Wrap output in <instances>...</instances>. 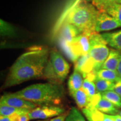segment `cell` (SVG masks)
Masks as SVG:
<instances>
[{"label": "cell", "instance_id": "obj_2", "mask_svg": "<svg viewBox=\"0 0 121 121\" xmlns=\"http://www.w3.org/2000/svg\"><path fill=\"white\" fill-rule=\"evenodd\" d=\"M13 94L37 105H56L60 104L65 91L61 85L49 82L31 85Z\"/></svg>", "mask_w": 121, "mask_h": 121}, {"label": "cell", "instance_id": "obj_6", "mask_svg": "<svg viewBox=\"0 0 121 121\" xmlns=\"http://www.w3.org/2000/svg\"><path fill=\"white\" fill-rule=\"evenodd\" d=\"M94 32L81 33L69 43L72 52L78 60L80 57L89 53L90 49V37Z\"/></svg>", "mask_w": 121, "mask_h": 121}, {"label": "cell", "instance_id": "obj_22", "mask_svg": "<svg viewBox=\"0 0 121 121\" xmlns=\"http://www.w3.org/2000/svg\"><path fill=\"white\" fill-rule=\"evenodd\" d=\"M107 13L112 17L114 18L121 24V4L119 3H116L110 6H109L106 10Z\"/></svg>", "mask_w": 121, "mask_h": 121}, {"label": "cell", "instance_id": "obj_19", "mask_svg": "<svg viewBox=\"0 0 121 121\" xmlns=\"http://www.w3.org/2000/svg\"><path fill=\"white\" fill-rule=\"evenodd\" d=\"M96 76L97 78L108 80L114 82L121 80V77L117 71H113L107 69H100L96 72Z\"/></svg>", "mask_w": 121, "mask_h": 121}, {"label": "cell", "instance_id": "obj_17", "mask_svg": "<svg viewBox=\"0 0 121 121\" xmlns=\"http://www.w3.org/2000/svg\"><path fill=\"white\" fill-rule=\"evenodd\" d=\"M81 73L74 69V71L68 81V87L69 91V93L79 90L82 88L84 79Z\"/></svg>", "mask_w": 121, "mask_h": 121}, {"label": "cell", "instance_id": "obj_12", "mask_svg": "<svg viewBox=\"0 0 121 121\" xmlns=\"http://www.w3.org/2000/svg\"><path fill=\"white\" fill-rule=\"evenodd\" d=\"M60 39L70 43L81 33L78 29L69 22H65L60 26Z\"/></svg>", "mask_w": 121, "mask_h": 121}, {"label": "cell", "instance_id": "obj_33", "mask_svg": "<svg viewBox=\"0 0 121 121\" xmlns=\"http://www.w3.org/2000/svg\"><path fill=\"white\" fill-rule=\"evenodd\" d=\"M93 0H76L75 2L73 3V4H78V3L80 2H91Z\"/></svg>", "mask_w": 121, "mask_h": 121}, {"label": "cell", "instance_id": "obj_9", "mask_svg": "<svg viewBox=\"0 0 121 121\" xmlns=\"http://www.w3.org/2000/svg\"><path fill=\"white\" fill-rule=\"evenodd\" d=\"M121 26V24L107 13H100L96 19L95 31L99 33L101 31H109Z\"/></svg>", "mask_w": 121, "mask_h": 121}, {"label": "cell", "instance_id": "obj_18", "mask_svg": "<svg viewBox=\"0 0 121 121\" xmlns=\"http://www.w3.org/2000/svg\"><path fill=\"white\" fill-rule=\"evenodd\" d=\"M30 109L23 108H17L10 106L0 104V114L1 116H10L13 115L28 114L30 112Z\"/></svg>", "mask_w": 121, "mask_h": 121}, {"label": "cell", "instance_id": "obj_20", "mask_svg": "<svg viewBox=\"0 0 121 121\" xmlns=\"http://www.w3.org/2000/svg\"><path fill=\"white\" fill-rule=\"evenodd\" d=\"M94 83L96 87V93H102L107 91L112 90L114 87V82L108 80H105L96 78L95 80Z\"/></svg>", "mask_w": 121, "mask_h": 121}, {"label": "cell", "instance_id": "obj_10", "mask_svg": "<svg viewBox=\"0 0 121 121\" xmlns=\"http://www.w3.org/2000/svg\"><path fill=\"white\" fill-rule=\"evenodd\" d=\"M0 104L30 110H32L37 107V105L35 104L22 98L17 97L13 94H5L2 95L0 100Z\"/></svg>", "mask_w": 121, "mask_h": 121}, {"label": "cell", "instance_id": "obj_11", "mask_svg": "<svg viewBox=\"0 0 121 121\" xmlns=\"http://www.w3.org/2000/svg\"><path fill=\"white\" fill-rule=\"evenodd\" d=\"M75 69L80 72L84 78L89 73L95 72L94 63L89 54L78 58L75 62Z\"/></svg>", "mask_w": 121, "mask_h": 121}, {"label": "cell", "instance_id": "obj_21", "mask_svg": "<svg viewBox=\"0 0 121 121\" xmlns=\"http://www.w3.org/2000/svg\"><path fill=\"white\" fill-rule=\"evenodd\" d=\"M102 97L109 101L117 108H121V97L113 90L107 91L101 93Z\"/></svg>", "mask_w": 121, "mask_h": 121}, {"label": "cell", "instance_id": "obj_14", "mask_svg": "<svg viewBox=\"0 0 121 121\" xmlns=\"http://www.w3.org/2000/svg\"><path fill=\"white\" fill-rule=\"evenodd\" d=\"M121 56V52L116 49H110L108 58L101 69L117 71L118 65Z\"/></svg>", "mask_w": 121, "mask_h": 121}, {"label": "cell", "instance_id": "obj_7", "mask_svg": "<svg viewBox=\"0 0 121 121\" xmlns=\"http://www.w3.org/2000/svg\"><path fill=\"white\" fill-rule=\"evenodd\" d=\"M65 112V109L56 105H42L30 110L28 116L30 120L45 119L58 116Z\"/></svg>", "mask_w": 121, "mask_h": 121}, {"label": "cell", "instance_id": "obj_1", "mask_svg": "<svg viewBox=\"0 0 121 121\" xmlns=\"http://www.w3.org/2000/svg\"><path fill=\"white\" fill-rule=\"evenodd\" d=\"M49 54L48 48L43 47L30 48L12 65L3 87L7 88L30 80L43 78Z\"/></svg>", "mask_w": 121, "mask_h": 121}, {"label": "cell", "instance_id": "obj_23", "mask_svg": "<svg viewBox=\"0 0 121 121\" xmlns=\"http://www.w3.org/2000/svg\"><path fill=\"white\" fill-rule=\"evenodd\" d=\"M119 1V0H93L91 3L100 13H105L109 6Z\"/></svg>", "mask_w": 121, "mask_h": 121}, {"label": "cell", "instance_id": "obj_30", "mask_svg": "<svg viewBox=\"0 0 121 121\" xmlns=\"http://www.w3.org/2000/svg\"><path fill=\"white\" fill-rule=\"evenodd\" d=\"M30 119L28 114H23L20 116V117L17 121H29Z\"/></svg>", "mask_w": 121, "mask_h": 121}, {"label": "cell", "instance_id": "obj_36", "mask_svg": "<svg viewBox=\"0 0 121 121\" xmlns=\"http://www.w3.org/2000/svg\"><path fill=\"white\" fill-rule=\"evenodd\" d=\"M47 121V120H44V121Z\"/></svg>", "mask_w": 121, "mask_h": 121}, {"label": "cell", "instance_id": "obj_13", "mask_svg": "<svg viewBox=\"0 0 121 121\" xmlns=\"http://www.w3.org/2000/svg\"><path fill=\"white\" fill-rule=\"evenodd\" d=\"M82 111L88 121H115L111 115L101 112L94 108H84Z\"/></svg>", "mask_w": 121, "mask_h": 121}, {"label": "cell", "instance_id": "obj_27", "mask_svg": "<svg viewBox=\"0 0 121 121\" xmlns=\"http://www.w3.org/2000/svg\"><path fill=\"white\" fill-rule=\"evenodd\" d=\"M20 116L21 115L15 114L10 116H1L0 117V121H17L19 119Z\"/></svg>", "mask_w": 121, "mask_h": 121}, {"label": "cell", "instance_id": "obj_25", "mask_svg": "<svg viewBox=\"0 0 121 121\" xmlns=\"http://www.w3.org/2000/svg\"><path fill=\"white\" fill-rule=\"evenodd\" d=\"M65 121H86L85 119L78 109L76 107H72L69 111Z\"/></svg>", "mask_w": 121, "mask_h": 121}, {"label": "cell", "instance_id": "obj_29", "mask_svg": "<svg viewBox=\"0 0 121 121\" xmlns=\"http://www.w3.org/2000/svg\"><path fill=\"white\" fill-rule=\"evenodd\" d=\"M112 90L117 93L121 97V80L115 83Z\"/></svg>", "mask_w": 121, "mask_h": 121}, {"label": "cell", "instance_id": "obj_3", "mask_svg": "<svg viewBox=\"0 0 121 121\" xmlns=\"http://www.w3.org/2000/svg\"><path fill=\"white\" fill-rule=\"evenodd\" d=\"M100 13L92 3L80 2L69 7L59 22L60 26L63 22H69L81 33L94 32L95 31V24Z\"/></svg>", "mask_w": 121, "mask_h": 121}, {"label": "cell", "instance_id": "obj_15", "mask_svg": "<svg viewBox=\"0 0 121 121\" xmlns=\"http://www.w3.org/2000/svg\"><path fill=\"white\" fill-rule=\"evenodd\" d=\"M101 35L107 44L114 49L121 52V30L103 33Z\"/></svg>", "mask_w": 121, "mask_h": 121}, {"label": "cell", "instance_id": "obj_35", "mask_svg": "<svg viewBox=\"0 0 121 121\" xmlns=\"http://www.w3.org/2000/svg\"><path fill=\"white\" fill-rule=\"evenodd\" d=\"M119 116H121V111L119 113Z\"/></svg>", "mask_w": 121, "mask_h": 121}, {"label": "cell", "instance_id": "obj_8", "mask_svg": "<svg viewBox=\"0 0 121 121\" xmlns=\"http://www.w3.org/2000/svg\"><path fill=\"white\" fill-rule=\"evenodd\" d=\"M87 108H94L101 112L109 115H116L119 112L114 104L103 98L101 93H98L91 98Z\"/></svg>", "mask_w": 121, "mask_h": 121}, {"label": "cell", "instance_id": "obj_4", "mask_svg": "<svg viewBox=\"0 0 121 121\" xmlns=\"http://www.w3.org/2000/svg\"><path fill=\"white\" fill-rule=\"evenodd\" d=\"M69 65L62 56L57 50L50 52L48 60L44 70L43 78L49 82L61 85L67 78L69 71Z\"/></svg>", "mask_w": 121, "mask_h": 121}, {"label": "cell", "instance_id": "obj_16", "mask_svg": "<svg viewBox=\"0 0 121 121\" xmlns=\"http://www.w3.org/2000/svg\"><path fill=\"white\" fill-rule=\"evenodd\" d=\"M70 94L75 100L76 103L78 108L82 109L89 107L91 98L83 90L82 88H81L76 91L71 93Z\"/></svg>", "mask_w": 121, "mask_h": 121}, {"label": "cell", "instance_id": "obj_31", "mask_svg": "<svg viewBox=\"0 0 121 121\" xmlns=\"http://www.w3.org/2000/svg\"><path fill=\"white\" fill-rule=\"evenodd\" d=\"M117 72V73L119 74V76L121 77V56L120 60H119V61L118 65Z\"/></svg>", "mask_w": 121, "mask_h": 121}, {"label": "cell", "instance_id": "obj_28", "mask_svg": "<svg viewBox=\"0 0 121 121\" xmlns=\"http://www.w3.org/2000/svg\"><path fill=\"white\" fill-rule=\"evenodd\" d=\"M69 112H65L63 114L60 115V116H57V117L53 118L50 119L49 121H66V118H67V116L68 114H69Z\"/></svg>", "mask_w": 121, "mask_h": 121}, {"label": "cell", "instance_id": "obj_26", "mask_svg": "<svg viewBox=\"0 0 121 121\" xmlns=\"http://www.w3.org/2000/svg\"><path fill=\"white\" fill-rule=\"evenodd\" d=\"M82 88L90 98H93L97 93L94 82L86 78L84 80Z\"/></svg>", "mask_w": 121, "mask_h": 121}, {"label": "cell", "instance_id": "obj_34", "mask_svg": "<svg viewBox=\"0 0 121 121\" xmlns=\"http://www.w3.org/2000/svg\"><path fill=\"white\" fill-rule=\"evenodd\" d=\"M118 3H119V4H121V0H119V1Z\"/></svg>", "mask_w": 121, "mask_h": 121}, {"label": "cell", "instance_id": "obj_24", "mask_svg": "<svg viewBox=\"0 0 121 121\" xmlns=\"http://www.w3.org/2000/svg\"><path fill=\"white\" fill-rule=\"evenodd\" d=\"M1 34L2 36L12 37L16 35V30L10 24L1 20Z\"/></svg>", "mask_w": 121, "mask_h": 121}, {"label": "cell", "instance_id": "obj_5", "mask_svg": "<svg viewBox=\"0 0 121 121\" xmlns=\"http://www.w3.org/2000/svg\"><path fill=\"white\" fill-rule=\"evenodd\" d=\"M102 35L94 31L90 37V49L89 55L94 63L95 72L101 69L108 58L110 51Z\"/></svg>", "mask_w": 121, "mask_h": 121}, {"label": "cell", "instance_id": "obj_32", "mask_svg": "<svg viewBox=\"0 0 121 121\" xmlns=\"http://www.w3.org/2000/svg\"><path fill=\"white\" fill-rule=\"evenodd\" d=\"M111 116L115 121H121V116L119 114L111 115Z\"/></svg>", "mask_w": 121, "mask_h": 121}]
</instances>
